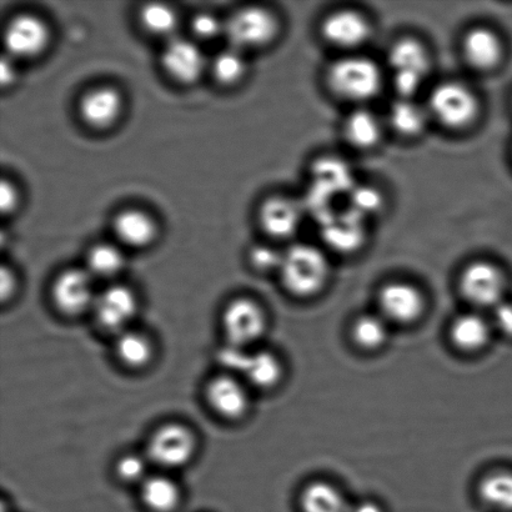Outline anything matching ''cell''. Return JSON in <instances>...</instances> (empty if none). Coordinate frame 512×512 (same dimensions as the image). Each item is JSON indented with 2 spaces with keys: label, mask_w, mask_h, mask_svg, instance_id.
Segmentation results:
<instances>
[{
  "label": "cell",
  "mask_w": 512,
  "mask_h": 512,
  "mask_svg": "<svg viewBox=\"0 0 512 512\" xmlns=\"http://www.w3.org/2000/svg\"><path fill=\"white\" fill-rule=\"evenodd\" d=\"M385 69L363 53L341 54L328 65L324 82L328 92L353 108L368 107L386 83Z\"/></svg>",
  "instance_id": "obj_1"
},
{
  "label": "cell",
  "mask_w": 512,
  "mask_h": 512,
  "mask_svg": "<svg viewBox=\"0 0 512 512\" xmlns=\"http://www.w3.org/2000/svg\"><path fill=\"white\" fill-rule=\"evenodd\" d=\"M426 108L431 122L449 132H468L479 122L481 100L469 84L458 79H446L431 88Z\"/></svg>",
  "instance_id": "obj_2"
},
{
  "label": "cell",
  "mask_w": 512,
  "mask_h": 512,
  "mask_svg": "<svg viewBox=\"0 0 512 512\" xmlns=\"http://www.w3.org/2000/svg\"><path fill=\"white\" fill-rule=\"evenodd\" d=\"M386 70L396 97H418L433 70V57L428 45L414 35L394 40L386 54Z\"/></svg>",
  "instance_id": "obj_3"
},
{
  "label": "cell",
  "mask_w": 512,
  "mask_h": 512,
  "mask_svg": "<svg viewBox=\"0 0 512 512\" xmlns=\"http://www.w3.org/2000/svg\"><path fill=\"white\" fill-rule=\"evenodd\" d=\"M279 274L281 283L291 295L311 298L329 283L331 265L328 254L314 244L291 245L284 252Z\"/></svg>",
  "instance_id": "obj_4"
},
{
  "label": "cell",
  "mask_w": 512,
  "mask_h": 512,
  "mask_svg": "<svg viewBox=\"0 0 512 512\" xmlns=\"http://www.w3.org/2000/svg\"><path fill=\"white\" fill-rule=\"evenodd\" d=\"M459 290L469 304L479 309H495L505 301L508 275L495 261L476 259L464 266Z\"/></svg>",
  "instance_id": "obj_5"
},
{
  "label": "cell",
  "mask_w": 512,
  "mask_h": 512,
  "mask_svg": "<svg viewBox=\"0 0 512 512\" xmlns=\"http://www.w3.org/2000/svg\"><path fill=\"white\" fill-rule=\"evenodd\" d=\"M374 30L368 15L354 8L331 10L319 25L321 39L341 54L361 53L373 38Z\"/></svg>",
  "instance_id": "obj_6"
},
{
  "label": "cell",
  "mask_w": 512,
  "mask_h": 512,
  "mask_svg": "<svg viewBox=\"0 0 512 512\" xmlns=\"http://www.w3.org/2000/svg\"><path fill=\"white\" fill-rule=\"evenodd\" d=\"M279 29V20L275 14L259 7L239 10L224 23V34L227 35L230 45L242 52L244 49L264 47L273 42Z\"/></svg>",
  "instance_id": "obj_7"
},
{
  "label": "cell",
  "mask_w": 512,
  "mask_h": 512,
  "mask_svg": "<svg viewBox=\"0 0 512 512\" xmlns=\"http://www.w3.org/2000/svg\"><path fill=\"white\" fill-rule=\"evenodd\" d=\"M460 52L468 67L478 73H493L505 62L506 43L498 30L474 25L463 34Z\"/></svg>",
  "instance_id": "obj_8"
},
{
  "label": "cell",
  "mask_w": 512,
  "mask_h": 512,
  "mask_svg": "<svg viewBox=\"0 0 512 512\" xmlns=\"http://www.w3.org/2000/svg\"><path fill=\"white\" fill-rule=\"evenodd\" d=\"M197 440L192 430L180 424L163 425L148 443V460L163 469H179L193 459Z\"/></svg>",
  "instance_id": "obj_9"
},
{
  "label": "cell",
  "mask_w": 512,
  "mask_h": 512,
  "mask_svg": "<svg viewBox=\"0 0 512 512\" xmlns=\"http://www.w3.org/2000/svg\"><path fill=\"white\" fill-rule=\"evenodd\" d=\"M223 329L228 344L248 349L261 338L266 328V316L256 301L239 298L229 303L223 313Z\"/></svg>",
  "instance_id": "obj_10"
},
{
  "label": "cell",
  "mask_w": 512,
  "mask_h": 512,
  "mask_svg": "<svg viewBox=\"0 0 512 512\" xmlns=\"http://www.w3.org/2000/svg\"><path fill=\"white\" fill-rule=\"evenodd\" d=\"M138 311V299L124 285H112L97 295L93 313L100 328L122 334Z\"/></svg>",
  "instance_id": "obj_11"
},
{
  "label": "cell",
  "mask_w": 512,
  "mask_h": 512,
  "mask_svg": "<svg viewBox=\"0 0 512 512\" xmlns=\"http://www.w3.org/2000/svg\"><path fill=\"white\" fill-rule=\"evenodd\" d=\"M425 305L423 291L408 281H390L379 293L381 316L391 323H415L423 315Z\"/></svg>",
  "instance_id": "obj_12"
},
{
  "label": "cell",
  "mask_w": 512,
  "mask_h": 512,
  "mask_svg": "<svg viewBox=\"0 0 512 512\" xmlns=\"http://www.w3.org/2000/svg\"><path fill=\"white\" fill-rule=\"evenodd\" d=\"M93 275L88 270L69 269L54 281L52 296L55 306L63 314L77 316L93 309L97 299Z\"/></svg>",
  "instance_id": "obj_13"
},
{
  "label": "cell",
  "mask_w": 512,
  "mask_h": 512,
  "mask_svg": "<svg viewBox=\"0 0 512 512\" xmlns=\"http://www.w3.org/2000/svg\"><path fill=\"white\" fill-rule=\"evenodd\" d=\"M321 222V235L331 252L349 255L363 247L366 239V220L353 210L348 208L340 213H326Z\"/></svg>",
  "instance_id": "obj_14"
},
{
  "label": "cell",
  "mask_w": 512,
  "mask_h": 512,
  "mask_svg": "<svg viewBox=\"0 0 512 512\" xmlns=\"http://www.w3.org/2000/svg\"><path fill=\"white\" fill-rule=\"evenodd\" d=\"M305 208L298 200L276 195L266 199L260 209V224L271 238L288 240L298 234Z\"/></svg>",
  "instance_id": "obj_15"
},
{
  "label": "cell",
  "mask_w": 512,
  "mask_h": 512,
  "mask_svg": "<svg viewBox=\"0 0 512 512\" xmlns=\"http://www.w3.org/2000/svg\"><path fill=\"white\" fill-rule=\"evenodd\" d=\"M386 129L385 118L369 107H358L351 109L341 123V137L350 148L371 152L379 147Z\"/></svg>",
  "instance_id": "obj_16"
},
{
  "label": "cell",
  "mask_w": 512,
  "mask_h": 512,
  "mask_svg": "<svg viewBox=\"0 0 512 512\" xmlns=\"http://www.w3.org/2000/svg\"><path fill=\"white\" fill-rule=\"evenodd\" d=\"M205 396L210 408L225 419L243 418L249 409L248 391L235 375L215 376L209 381Z\"/></svg>",
  "instance_id": "obj_17"
},
{
  "label": "cell",
  "mask_w": 512,
  "mask_h": 512,
  "mask_svg": "<svg viewBox=\"0 0 512 512\" xmlns=\"http://www.w3.org/2000/svg\"><path fill=\"white\" fill-rule=\"evenodd\" d=\"M49 33L47 25L33 15H19L9 23L4 33L8 52L17 57H34L45 48Z\"/></svg>",
  "instance_id": "obj_18"
},
{
  "label": "cell",
  "mask_w": 512,
  "mask_h": 512,
  "mask_svg": "<svg viewBox=\"0 0 512 512\" xmlns=\"http://www.w3.org/2000/svg\"><path fill=\"white\" fill-rule=\"evenodd\" d=\"M386 127L404 139L421 137L431 118L426 104L416 98L396 97L385 115Z\"/></svg>",
  "instance_id": "obj_19"
},
{
  "label": "cell",
  "mask_w": 512,
  "mask_h": 512,
  "mask_svg": "<svg viewBox=\"0 0 512 512\" xmlns=\"http://www.w3.org/2000/svg\"><path fill=\"white\" fill-rule=\"evenodd\" d=\"M163 65L179 82L190 83L200 77L204 69V55L197 45L187 39L170 40L163 53Z\"/></svg>",
  "instance_id": "obj_20"
},
{
  "label": "cell",
  "mask_w": 512,
  "mask_h": 512,
  "mask_svg": "<svg viewBox=\"0 0 512 512\" xmlns=\"http://www.w3.org/2000/svg\"><path fill=\"white\" fill-rule=\"evenodd\" d=\"M493 324L478 313L458 316L451 324L450 339L456 348L465 353H476L489 344Z\"/></svg>",
  "instance_id": "obj_21"
},
{
  "label": "cell",
  "mask_w": 512,
  "mask_h": 512,
  "mask_svg": "<svg viewBox=\"0 0 512 512\" xmlns=\"http://www.w3.org/2000/svg\"><path fill=\"white\" fill-rule=\"evenodd\" d=\"M239 374L259 389H271L279 384L283 376V365L278 356L270 351H250L244 355Z\"/></svg>",
  "instance_id": "obj_22"
},
{
  "label": "cell",
  "mask_w": 512,
  "mask_h": 512,
  "mask_svg": "<svg viewBox=\"0 0 512 512\" xmlns=\"http://www.w3.org/2000/svg\"><path fill=\"white\" fill-rule=\"evenodd\" d=\"M122 99L114 89L100 88L88 93L80 105L85 122L93 127L103 128L117 119Z\"/></svg>",
  "instance_id": "obj_23"
},
{
  "label": "cell",
  "mask_w": 512,
  "mask_h": 512,
  "mask_svg": "<svg viewBox=\"0 0 512 512\" xmlns=\"http://www.w3.org/2000/svg\"><path fill=\"white\" fill-rule=\"evenodd\" d=\"M303 512H350L345 496L336 486L326 481H314L303 490L300 496Z\"/></svg>",
  "instance_id": "obj_24"
},
{
  "label": "cell",
  "mask_w": 512,
  "mask_h": 512,
  "mask_svg": "<svg viewBox=\"0 0 512 512\" xmlns=\"http://www.w3.org/2000/svg\"><path fill=\"white\" fill-rule=\"evenodd\" d=\"M142 498L154 512H172L180 503V489L168 476L154 475L143 481Z\"/></svg>",
  "instance_id": "obj_25"
},
{
  "label": "cell",
  "mask_w": 512,
  "mask_h": 512,
  "mask_svg": "<svg viewBox=\"0 0 512 512\" xmlns=\"http://www.w3.org/2000/svg\"><path fill=\"white\" fill-rule=\"evenodd\" d=\"M114 228L119 239L132 247H143L152 242L155 235L153 220L138 210H128L119 214L115 219Z\"/></svg>",
  "instance_id": "obj_26"
},
{
  "label": "cell",
  "mask_w": 512,
  "mask_h": 512,
  "mask_svg": "<svg viewBox=\"0 0 512 512\" xmlns=\"http://www.w3.org/2000/svg\"><path fill=\"white\" fill-rule=\"evenodd\" d=\"M115 351L120 361L129 368H144L153 358L154 349L152 341L137 331H123L119 334Z\"/></svg>",
  "instance_id": "obj_27"
},
{
  "label": "cell",
  "mask_w": 512,
  "mask_h": 512,
  "mask_svg": "<svg viewBox=\"0 0 512 512\" xmlns=\"http://www.w3.org/2000/svg\"><path fill=\"white\" fill-rule=\"evenodd\" d=\"M479 495L485 504L501 511H512V473L493 471L479 484Z\"/></svg>",
  "instance_id": "obj_28"
},
{
  "label": "cell",
  "mask_w": 512,
  "mask_h": 512,
  "mask_svg": "<svg viewBox=\"0 0 512 512\" xmlns=\"http://www.w3.org/2000/svg\"><path fill=\"white\" fill-rule=\"evenodd\" d=\"M388 321L380 315H363L353 325V339L361 349L376 350L388 340Z\"/></svg>",
  "instance_id": "obj_29"
},
{
  "label": "cell",
  "mask_w": 512,
  "mask_h": 512,
  "mask_svg": "<svg viewBox=\"0 0 512 512\" xmlns=\"http://www.w3.org/2000/svg\"><path fill=\"white\" fill-rule=\"evenodd\" d=\"M349 209L368 220L384 210L386 199L383 192L375 185H354L349 192Z\"/></svg>",
  "instance_id": "obj_30"
},
{
  "label": "cell",
  "mask_w": 512,
  "mask_h": 512,
  "mask_svg": "<svg viewBox=\"0 0 512 512\" xmlns=\"http://www.w3.org/2000/svg\"><path fill=\"white\" fill-rule=\"evenodd\" d=\"M124 256L112 245H98L90 250L88 256V271L100 278H113L122 271Z\"/></svg>",
  "instance_id": "obj_31"
},
{
  "label": "cell",
  "mask_w": 512,
  "mask_h": 512,
  "mask_svg": "<svg viewBox=\"0 0 512 512\" xmlns=\"http://www.w3.org/2000/svg\"><path fill=\"white\" fill-rule=\"evenodd\" d=\"M145 28L154 34H169L177 25V14L168 5L147 4L140 13Z\"/></svg>",
  "instance_id": "obj_32"
},
{
  "label": "cell",
  "mask_w": 512,
  "mask_h": 512,
  "mask_svg": "<svg viewBox=\"0 0 512 512\" xmlns=\"http://www.w3.org/2000/svg\"><path fill=\"white\" fill-rule=\"evenodd\" d=\"M215 77L222 83H234L245 73V59L242 50L230 47L219 53L213 64Z\"/></svg>",
  "instance_id": "obj_33"
},
{
  "label": "cell",
  "mask_w": 512,
  "mask_h": 512,
  "mask_svg": "<svg viewBox=\"0 0 512 512\" xmlns=\"http://www.w3.org/2000/svg\"><path fill=\"white\" fill-rule=\"evenodd\" d=\"M117 474L125 483H143L147 479V459L137 454L124 455L118 460Z\"/></svg>",
  "instance_id": "obj_34"
},
{
  "label": "cell",
  "mask_w": 512,
  "mask_h": 512,
  "mask_svg": "<svg viewBox=\"0 0 512 512\" xmlns=\"http://www.w3.org/2000/svg\"><path fill=\"white\" fill-rule=\"evenodd\" d=\"M284 252L270 247V245H258L252 249L250 260L256 269L260 271H279Z\"/></svg>",
  "instance_id": "obj_35"
},
{
  "label": "cell",
  "mask_w": 512,
  "mask_h": 512,
  "mask_svg": "<svg viewBox=\"0 0 512 512\" xmlns=\"http://www.w3.org/2000/svg\"><path fill=\"white\" fill-rule=\"evenodd\" d=\"M193 30L198 37L209 39L217 37L220 32L224 33V24L218 18L207 13L198 14L193 19Z\"/></svg>",
  "instance_id": "obj_36"
},
{
  "label": "cell",
  "mask_w": 512,
  "mask_h": 512,
  "mask_svg": "<svg viewBox=\"0 0 512 512\" xmlns=\"http://www.w3.org/2000/svg\"><path fill=\"white\" fill-rule=\"evenodd\" d=\"M491 324L499 333L512 338V303L510 301L505 300L493 309Z\"/></svg>",
  "instance_id": "obj_37"
},
{
  "label": "cell",
  "mask_w": 512,
  "mask_h": 512,
  "mask_svg": "<svg viewBox=\"0 0 512 512\" xmlns=\"http://www.w3.org/2000/svg\"><path fill=\"white\" fill-rule=\"evenodd\" d=\"M17 192L12 184L8 183L7 180H3L2 187H0V207H2L3 213L12 212L17 204Z\"/></svg>",
  "instance_id": "obj_38"
},
{
  "label": "cell",
  "mask_w": 512,
  "mask_h": 512,
  "mask_svg": "<svg viewBox=\"0 0 512 512\" xmlns=\"http://www.w3.org/2000/svg\"><path fill=\"white\" fill-rule=\"evenodd\" d=\"M15 290V279L12 271L3 268L0 271V293H2L3 301L10 298Z\"/></svg>",
  "instance_id": "obj_39"
},
{
  "label": "cell",
  "mask_w": 512,
  "mask_h": 512,
  "mask_svg": "<svg viewBox=\"0 0 512 512\" xmlns=\"http://www.w3.org/2000/svg\"><path fill=\"white\" fill-rule=\"evenodd\" d=\"M350 512H383V509L378 504L373 503V501H364V503L354 506Z\"/></svg>",
  "instance_id": "obj_40"
},
{
  "label": "cell",
  "mask_w": 512,
  "mask_h": 512,
  "mask_svg": "<svg viewBox=\"0 0 512 512\" xmlns=\"http://www.w3.org/2000/svg\"><path fill=\"white\" fill-rule=\"evenodd\" d=\"M14 75V69L12 68V64H10L8 59L2 60V82L3 84H7L12 82Z\"/></svg>",
  "instance_id": "obj_41"
}]
</instances>
